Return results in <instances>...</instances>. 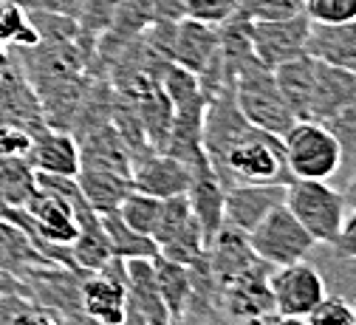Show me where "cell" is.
<instances>
[{
	"label": "cell",
	"mask_w": 356,
	"mask_h": 325,
	"mask_svg": "<svg viewBox=\"0 0 356 325\" xmlns=\"http://www.w3.org/2000/svg\"><path fill=\"white\" fill-rule=\"evenodd\" d=\"M350 105H356V71L317 60L308 119L325 122L328 116H334Z\"/></svg>",
	"instance_id": "cell-16"
},
{
	"label": "cell",
	"mask_w": 356,
	"mask_h": 325,
	"mask_svg": "<svg viewBox=\"0 0 356 325\" xmlns=\"http://www.w3.org/2000/svg\"><path fill=\"white\" fill-rule=\"evenodd\" d=\"M220 51V26L181 17L172 26L170 63L181 65L193 74H201Z\"/></svg>",
	"instance_id": "cell-13"
},
{
	"label": "cell",
	"mask_w": 356,
	"mask_h": 325,
	"mask_svg": "<svg viewBox=\"0 0 356 325\" xmlns=\"http://www.w3.org/2000/svg\"><path fill=\"white\" fill-rule=\"evenodd\" d=\"M26 161L34 173H51V175H76L79 173V148L76 138L68 130L51 127L40 122L31 127V148Z\"/></svg>",
	"instance_id": "cell-14"
},
{
	"label": "cell",
	"mask_w": 356,
	"mask_h": 325,
	"mask_svg": "<svg viewBox=\"0 0 356 325\" xmlns=\"http://www.w3.org/2000/svg\"><path fill=\"white\" fill-rule=\"evenodd\" d=\"M232 97H235V105L243 113V119L266 133L283 136L297 122V116L291 113L289 102L280 94L272 71L260 63H252L235 74Z\"/></svg>",
	"instance_id": "cell-2"
},
{
	"label": "cell",
	"mask_w": 356,
	"mask_h": 325,
	"mask_svg": "<svg viewBox=\"0 0 356 325\" xmlns=\"http://www.w3.org/2000/svg\"><path fill=\"white\" fill-rule=\"evenodd\" d=\"M249 244L254 255L269 266H286V263L305 260L311 249L317 246V241L308 235L305 226L291 215L286 204L275 207L249 232Z\"/></svg>",
	"instance_id": "cell-5"
},
{
	"label": "cell",
	"mask_w": 356,
	"mask_h": 325,
	"mask_svg": "<svg viewBox=\"0 0 356 325\" xmlns=\"http://www.w3.org/2000/svg\"><path fill=\"white\" fill-rule=\"evenodd\" d=\"M305 54L314 60L356 71V20L348 23H311Z\"/></svg>",
	"instance_id": "cell-20"
},
{
	"label": "cell",
	"mask_w": 356,
	"mask_h": 325,
	"mask_svg": "<svg viewBox=\"0 0 356 325\" xmlns=\"http://www.w3.org/2000/svg\"><path fill=\"white\" fill-rule=\"evenodd\" d=\"M328 127V133L337 138L339 145V170L334 178H339L342 184L350 178V173L356 170V105L328 116L323 122Z\"/></svg>",
	"instance_id": "cell-27"
},
{
	"label": "cell",
	"mask_w": 356,
	"mask_h": 325,
	"mask_svg": "<svg viewBox=\"0 0 356 325\" xmlns=\"http://www.w3.org/2000/svg\"><path fill=\"white\" fill-rule=\"evenodd\" d=\"M190 164L178 161L170 153L161 150H145L139 156H133L130 164V187L147 193L153 198H170L181 196L190 187Z\"/></svg>",
	"instance_id": "cell-12"
},
{
	"label": "cell",
	"mask_w": 356,
	"mask_h": 325,
	"mask_svg": "<svg viewBox=\"0 0 356 325\" xmlns=\"http://www.w3.org/2000/svg\"><path fill=\"white\" fill-rule=\"evenodd\" d=\"M99 223L105 229V238H108V249H111V257H119V260H130V257H156L159 255V246L150 235H142V232L130 229L116 209L111 212H99Z\"/></svg>",
	"instance_id": "cell-24"
},
{
	"label": "cell",
	"mask_w": 356,
	"mask_h": 325,
	"mask_svg": "<svg viewBox=\"0 0 356 325\" xmlns=\"http://www.w3.org/2000/svg\"><path fill=\"white\" fill-rule=\"evenodd\" d=\"M0 42H6L9 49H26L40 42L29 20V9L20 0H0Z\"/></svg>",
	"instance_id": "cell-28"
},
{
	"label": "cell",
	"mask_w": 356,
	"mask_h": 325,
	"mask_svg": "<svg viewBox=\"0 0 356 325\" xmlns=\"http://www.w3.org/2000/svg\"><path fill=\"white\" fill-rule=\"evenodd\" d=\"M76 184L94 212H111L122 204V198L133 190L130 178L113 170H102V167H79L76 173Z\"/></svg>",
	"instance_id": "cell-22"
},
{
	"label": "cell",
	"mask_w": 356,
	"mask_h": 325,
	"mask_svg": "<svg viewBox=\"0 0 356 325\" xmlns=\"http://www.w3.org/2000/svg\"><path fill=\"white\" fill-rule=\"evenodd\" d=\"M350 306H353V319H356V300H353V303H350Z\"/></svg>",
	"instance_id": "cell-42"
},
{
	"label": "cell",
	"mask_w": 356,
	"mask_h": 325,
	"mask_svg": "<svg viewBox=\"0 0 356 325\" xmlns=\"http://www.w3.org/2000/svg\"><path fill=\"white\" fill-rule=\"evenodd\" d=\"M272 269L266 260H254L246 271L220 289L218 306L229 319L241 325H254L275 317V294H272Z\"/></svg>",
	"instance_id": "cell-6"
},
{
	"label": "cell",
	"mask_w": 356,
	"mask_h": 325,
	"mask_svg": "<svg viewBox=\"0 0 356 325\" xmlns=\"http://www.w3.org/2000/svg\"><path fill=\"white\" fill-rule=\"evenodd\" d=\"M31 148V127L0 125V159H26Z\"/></svg>",
	"instance_id": "cell-34"
},
{
	"label": "cell",
	"mask_w": 356,
	"mask_h": 325,
	"mask_svg": "<svg viewBox=\"0 0 356 325\" xmlns=\"http://www.w3.org/2000/svg\"><path fill=\"white\" fill-rule=\"evenodd\" d=\"M314 68L317 60L311 54H300L294 60H286L283 65H277L272 71L283 100L289 102L291 113L300 119H308V108H311V90H314Z\"/></svg>",
	"instance_id": "cell-21"
},
{
	"label": "cell",
	"mask_w": 356,
	"mask_h": 325,
	"mask_svg": "<svg viewBox=\"0 0 356 325\" xmlns=\"http://www.w3.org/2000/svg\"><path fill=\"white\" fill-rule=\"evenodd\" d=\"M238 12V0H184V17L220 26Z\"/></svg>",
	"instance_id": "cell-32"
},
{
	"label": "cell",
	"mask_w": 356,
	"mask_h": 325,
	"mask_svg": "<svg viewBox=\"0 0 356 325\" xmlns=\"http://www.w3.org/2000/svg\"><path fill=\"white\" fill-rule=\"evenodd\" d=\"M254 325H308L305 317H291V314H275L263 322H254Z\"/></svg>",
	"instance_id": "cell-38"
},
{
	"label": "cell",
	"mask_w": 356,
	"mask_h": 325,
	"mask_svg": "<svg viewBox=\"0 0 356 325\" xmlns=\"http://www.w3.org/2000/svg\"><path fill=\"white\" fill-rule=\"evenodd\" d=\"M286 201V187L280 184H238L224 193V223L249 232Z\"/></svg>",
	"instance_id": "cell-15"
},
{
	"label": "cell",
	"mask_w": 356,
	"mask_h": 325,
	"mask_svg": "<svg viewBox=\"0 0 356 325\" xmlns=\"http://www.w3.org/2000/svg\"><path fill=\"white\" fill-rule=\"evenodd\" d=\"M60 325H99V322H94L85 314H68V317H60Z\"/></svg>",
	"instance_id": "cell-40"
},
{
	"label": "cell",
	"mask_w": 356,
	"mask_h": 325,
	"mask_svg": "<svg viewBox=\"0 0 356 325\" xmlns=\"http://www.w3.org/2000/svg\"><path fill=\"white\" fill-rule=\"evenodd\" d=\"M172 325H241L235 319H229L220 306H212V303H190L184 317L175 319Z\"/></svg>",
	"instance_id": "cell-35"
},
{
	"label": "cell",
	"mask_w": 356,
	"mask_h": 325,
	"mask_svg": "<svg viewBox=\"0 0 356 325\" xmlns=\"http://www.w3.org/2000/svg\"><path fill=\"white\" fill-rule=\"evenodd\" d=\"M159 207H161V198H153L147 193H139V190H130L122 204L116 207L119 218L130 226L142 232V235H153V226H156V218H159Z\"/></svg>",
	"instance_id": "cell-29"
},
{
	"label": "cell",
	"mask_w": 356,
	"mask_h": 325,
	"mask_svg": "<svg viewBox=\"0 0 356 325\" xmlns=\"http://www.w3.org/2000/svg\"><path fill=\"white\" fill-rule=\"evenodd\" d=\"M201 148L212 173L224 184V190L238 187V184H280V187H289L294 181L286 164L283 138L249 125L235 105L232 88L207 100Z\"/></svg>",
	"instance_id": "cell-1"
},
{
	"label": "cell",
	"mask_w": 356,
	"mask_h": 325,
	"mask_svg": "<svg viewBox=\"0 0 356 325\" xmlns=\"http://www.w3.org/2000/svg\"><path fill=\"white\" fill-rule=\"evenodd\" d=\"M0 294H26L23 292V283H20V277L12 274L9 269L0 266Z\"/></svg>",
	"instance_id": "cell-37"
},
{
	"label": "cell",
	"mask_w": 356,
	"mask_h": 325,
	"mask_svg": "<svg viewBox=\"0 0 356 325\" xmlns=\"http://www.w3.org/2000/svg\"><path fill=\"white\" fill-rule=\"evenodd\" d=\"M190 187H187V201H190V209L193 215L198 218L201 223V232H204V241L209 244L215 238V232L224 226V184L218 181V175L212 173L207 156L201 161H195L190 167Z\"/></svg>",
	"instance_id": "cell-17"
},
{
	"label": "cell",
	"mask_w": 356,
	"mask_h": 325,
	"mask_svg": "<svg viewBox=\"0 0 356 325\" xmlns=\"http://www.w3.org/2000/svg\"><path fill=\"white\" fill-rule=\"evenodd\" d=\"M342 196H345V204L350 209H356V170L350 173V178L342 184Z\"/></svg>",
	"instance_id": "cell-39"
},
{
	"label": "cell",
	"mask_w": 356,
	"mask_h": 325,
	"mask_svg": "<svg viewBox=\"0 0 356 325\" xmlns=\"http://www.w3.org/2000/svg\"><path fill=\"white\" fill-rule=\"evenodd\" d=\"M37 263H51V260H46L34 249V244L17 223H12L9 218H0V266L9 269L12 274H20L23 269Z\"/></svg>",
	"instance_id": "cell-25"
},
{
	"label": "cell",
	"mask_w": 356,
	"mask_h": 325,
	"mask_svg": "<svg viewBox=\"0 0 356 325\" xmlns=\"http://www.w3.org/2000/svg\"><path fill=\"white\" fill-rule=\"evenodd\" d=\"M124 280H127V311L122 325H172L156 286L153 257L124 260Z\"/></svg>",
	"instance_id": "cell-11"
},
{
	"label": "cell",
	"mask_w": 356,
	"mask_h": 325,
	"mask_svg": "<svg viewBox=\"0 0 356 325\" xmlns=\"http://www.w3.org/2000/svg\"><path fill=\"white\" fill-rule=\"evenodd\" d=\"M302 15L311 23H348L356 20V0H305Z\"/></svg>",
	"instance_id": "cell-31"
},
{
	"label": "cell",
	"mask_w": 356,
	"mask_h": 325,
	"mask_svg": "<svg viewBox=\"0 0 356 325\" xmlns=\"http://www.w3.org/2000/svg\"><path fill=\"white\" fill-rule=\"evenodd\" d=\"M9 63H12V49L6 42H0V71H3Z\"/></svg>",
	"instance_id": "cell-41"
},
{
	"label": "cell",
	"mask_w": 356,
	"mask_h": 325,
	"mask_svg": "<svg viewBox=\"0 0 356 325\" xmlns=\"http://www.w3.org/2000/svg\"><path fill=\"white\" fill-rule=\"evenodd\" d=\"M291 215L305 226V232L317 244H331L345 218V196L328 181H311V178H294L286 187L283 201Z\"/></svg>",
	"instance_id": "cell-3"
},
{
	"label": "cell",
	"mask_w": 356,
	"mask_h": 325,
	"mask_svg": "<svg viewBox=\"0 0 356 325\" xmlns=\"http://www.w3.org/2000/svg\"><path fill=\"white\" fill-rule=\"evenodd\" d=\"M34 193L37 181L31 164L26 159H0V196L9 204V209L26 207Z\"/></svg>",
	"instance_id": "cell-26"
},
{
	"label": "cell",
	"mask_w": 356,
	"mask_h": 325,
	"mask_svg": "<svg viewBox=\"0 0 356 325\" xmlns=\"http://www.w3.org/2000/svg\"><path fill=\"white\" fill-rule=\"evenodd\" d=\"M305 319H308V325H356L353 306L337 294H328Z\"/></svg>",
	"instance_id": "cell-33"
},
{
	"label": "cell",
	"mask_w": 356,
	"mask_h": 325,
	"mask_svg": "<svg viewBox=\"0 0 356 325\" xmlns=\"http://www.w3.org/2000/svg\"><path fill=\"white\" fill-rule=\"evenodd\" d=\"M325 246H328L334 255H339V257L356 260V209L342 218V226H339V232H337V238H334L331 244H325Z\"/></svg>",
	"instance_id": "cell-36"
},
{
	"label": "cell",
	"mask_w": 356,
	"mask_h": 325,
	"mask_svg": "<svg viewBox=\"0 0 356 325\" xmlns=\"http://www.w3.org/2000/svg\"><path fill=\"white\" fill-rule=\"evenodd\" d=\"M272 294H275L277 314L308 317L328 297V289L320 269L305 257V260L272 269Z\"/></svg>",
	"instance_id": "cell-8"
},
{
	"label": "cell",
	"mask_w": 356,
	"mask_h": 325,
	"mask_svg": "<svg viewBox=\"0 0 356 325\" xmlns=\"http://www.w3.org/2000/svg\"><path fill=\"white\" fill-rule=\"evenodd\" d=\"M17 277H20L23 292L31 303L49 308L60 317L82 314V308H79L82 274L76 269H68L60 263H37V266L23 269Z\"/></svg>",
	"instance_id": "cell-9"
},
{
	"label": "cell",
	"mask_w": 356,
	"mask_h": 325,
	"mask_svg": "<svg viewBox=\"0 0 356 325\" xmlns=\"http://www.w3.org/2000/svg\"><path fill=\"white\" fill-rule=\"evenodd\" d=\"M40 122H42L40 100L12 54V63L0 71V125L37 127Z\"/></svg>",
	"instance_id": "cell-19"
},
{
	"label": "cell",
	"mask_w": 356,
	"mask_h": 325,
	"mask_svg": "<svg viewBox=\"0 0 356 325\" xmlns=\"http://www.w3.org/2000/svg\"><path fill=\"white\" fill-rule=\"evenodd\" d=\"M305 0H238V12L246 20H286L302 15Z\"/></svg>",
	"instance_id": "cell-30"
},
{
	"label": "cell",
	"mask_w": 356,
	"mask_h": 325,
	"mask_svg": "<svg viewBox=\"0 0 356 325\" xmlns=\"http://www.w3.org/2000/svg\"><path fill=\"white\" fill-rule=\"evenodd\" d=\"M254 260H260L249 244V235L235 226H220L215 232V238L207 244V263H209V271L218 283V294L224 289L232 277H238L241 271H246Z\"/></svg>",
	"instance_id": "cell-18"
},
{
	"label": "cell",
	"mask_w": 356,
	"mask_h": 325,
	"mask_svg": "<svg viewBox=\"0 0 356 325\" xmlns=\"http://www.w3.org/2000/svg\"><path fill=\"white\" fill-rule=\"evenodd\" d=\"M283 153L291 178L328 181L339 170V145L323 122L300 119L283 136Z\"/></svg>",
	"instance_id": "cell-4"
},
{
	"label": "cell",
	"mask_w": 356,
	"mask_h": 325,
	"mask_svg": "<svg viewBox=\"0 0 356 325\" xmlns=\"http://www.w3.org/2000/svg\"><path fill=\"white\" fill-rule=\"evenodd\" d=\"M79 308L99 325H122L127 311V280L124 260L111 257L102 269L82 274L79 283Z\"/></svg>",
	"instance_id": "cell-7"
},
{
	"label": "cell",
	"mask_w": 356,
	"mask_h": 325,
	"mask_svg": "<svg viewBox=\"0 0 356 325\" xmlns=\"http://www.w3.org/2000/svg\"><path fill=\"white\" fill-rule=\"evenodd\" d=\"M153 269H156V286H159V294L167 306L170 322L181 319L187 306H190V297H193L190 269L184 263H175V260L164 257V255L153 257Z\"/></svg>",
	"instance_id": "cell-23"
},
{
	"label": "cell",
	"mask_w": 356,
	"mask_h": 325,
	"mask_svg": "<svg viewBox=\"0 0 356 325\" xmlns=\"http://www.w3.org/2000/svg\"><path fill=\"white\" fill-rule=\"evenodd\" d=\"M311 20L305 15L286 17V20H249V40L252 51L269 71L305 54V37Z\"/></svg>",
	"instance_id": "cell-10"
}]
</instances>
